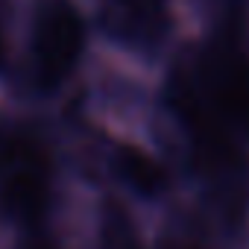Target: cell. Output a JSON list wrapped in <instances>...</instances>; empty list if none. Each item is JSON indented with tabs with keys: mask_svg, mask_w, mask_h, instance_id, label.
<instances>
[{
	"mask_svg": "<svg viewBox=\"0 0 249 249\" xmlns=\"http://www.w3.org/2000/svg\"><path fill=\"white\" fill-rule=\"evenodd\" d=\"M106 24L132 44H150L167 24V0H106Z\"/></svg>",
	"mask_w": 249,
	"mask_h": 249,
	"instance_id": "277c9868",
	"label": "cell"
},
{
	"mask_svg": "<svg viewBox=\"0 0 249 249\" xmlns=\"http://www.w3.org/2000/svg\"><path fill=\"white\" fill-rule=\"evenodd\" d=\"M117 173L126 179V185H132L135 191H141L147 196L161 194L167 188V170L153 156H147L138 147H120V153H117Z\"/></svg>",
	"mask_w": 249,
	"mask_h": 249,
	"instance_id": "5b68a950",
	"label": "cell"
},
{
	"mask_svg": "<svg viewBox=\"0 0 249 249\" xmlns=\"http://www.w3.org/2000/svg\"><path fill=\"white\" fill-rule=\"evenodd\" d=\"M50 199V159L18 129H0V211L15 223H36Z\"/></svg>",
	"mask_w": 249,
	"mask_h": 249,
	"instance_id": "7a4b0ae2",
	"label": "cell"
},
{
	"mask_svg": "<svg viewBox=\"0 0 249 249\" xmlns=\"http://www.w3.org/2000/svg\"><path fill=\"white\" fill-rule=\"evenodd\" d=\"M176 108L205 156L226 159L249 138V59L231 41L202 47L176 73Z\"/></svg>",
	"mask_w": 249,
	"mask_h": 249,
	"instance_id": "6da1fadb",
	"label": "cell"
},
{
	"mask_svg": "<svg viewBox=\"0 0 249 249\" xmlns=\"http://www.w3.org/2000/svg\"><path fill=\"white\" fill-rule=\"evenodd\" d=\"M85 50V21L71 0H44L33 27V73L41 91L59 88Z\"/></svg>",
	"mask_w": 249,
	"mask_h": 249,
	"instance_id": "3957f363",
	"label": "cell"
}]
</instances>
